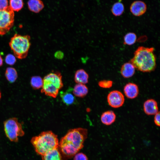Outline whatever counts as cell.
<instances>
[{
    "instance_id": "20",
    "label": "cell",
    "mask_w": 160,
    "mask_h": 160,
    "mask_svg": "<svg viewBox=\"0 0 160 160\" xmlns=\"http://www.w3.org/2000/svg\"><path fill=\"white\" fill-rule=\"evenodd\" d=\"M124 9L123 4L121 2H118L113 5L111 10L113 15L116 16H119L123 14Z\"/></svg>"
},
{
    "instance_id": "12",
    "label": "cell",
    "mask_w": 160,
    "mask_h": 160,
    "mask_svg": "<svg viewBox=\"0 0 160 160\" xmlns=\"http://www.w3.org/2000/svg\"><path fill=\"white\" fill-rule=\"evenodd\" d=\"M124 91L126 96L130 99H134L137 97L139 92L137 85L132 83L127 84L124 87Z\"/></svg>"
},
{
    "instance_id": "13",
    "label": "cell",
    "mask_w": 160,
    "mask_h": 160,
    "mask_svg": "<svg viewBox=\"0 0 160 160\" xmlns=\"http://www.w3.org/2000/svg\"><path fill=\"white\" fill-rule=\"evenodd\" d=\"M135 71V67L129 62L124 64L121 69V73L122 76L126 78L132 77L134 75Z\"/></svg>"
},
{
    "instance_id": "18",
    "label": "cell",
    "mask_w": 160,
    "mask_h": 160,
    "mask_svg": "<svg viewBox=\"0 0 160 160\" xmlns=\"http://www.w3.org/2000/svg\"><path fill=\"white\" fill-rule=\"evenodd\" d=\"M88 88L84 84H77L73 89L72 92L75 96L80 97H85L88 93Z\"/></svg>"
},
{
    "instance_id": "31",
    "label": "cell",
    "mask_w": 160,
    "mask_h": 160,
    "mask_svg": "<svg viewBox=\"0 0 160 160\" xmlns=\"http://www.w3.org/2000/svg\"><path fill=\"white\" fill-rule=\"evenodd\" d=\"M1 92L0 91V99H1Z\"/></svg>"
},
{
    "instance_id": "2",
    "label": "cell",
    "mask_w": 160,
    "mask_h": 160,
    "mask_svg": "<svg viewBox=\"0 0 160 160\" xmlns=\"http://www.w3.org/2000/svg\"><path fill=\"white\" fill-rule=\"evenodd\" d=\"M153 47H138L134 53V56L129 62L135 68L142 72H151L156 67V56Z\"/></svg>"
},
{
    "instance_id": "27",
    "label": "cell",
    "mask_w": 160,
    "mask_h": 160,
    "mask_svg": "<svg viewBox=\"0 0 160 160\" xmlns=\"http://www.w3.org/2000/svg\"><path fill=\"white\" fill-rule=\"evenodd\" d=\"M8 6V0H0V10L5 9Z\"/></svg>"
},
{
    "instance_id": "10",
    "label": "cell",
    "mask_w": 160,
    "mask_h": 160,
    "mask_svg": "<svg viewBox=\"0 0 160 160\" xmlns=\"http://www.w3.org/2000/svg\"><path fill=\"white\" fill-rule=\"evenodd\" d=\"M73 88L70 87L65 91H61L60 95L63 102L67 105L76 104L77 100L75 96L71 92Z\"/></svg>"
},
{
    "instance_id": "23",
    "label": "cell",
    "mask_w": 160,
    "mask_h": 160,
    "mask_svg": "<svg viewBox=\"0 0 160 160\" xmlns=\"http://www.w3.org/2000/svg\"><path fill=\"white\" fill-rule=\"evenodd\" d=\"M137 39V36L135 33L129 32L124 36V44L129 45H132L135 43Z\"/></svg>"
},
{
    "instance_id": "16",
    "label": "cell",
    "mask_w": 160,
    "mask_h": 160,
    "mask_svg": "<svg viewBox=\"0 0 160 160\" xmlns=\"http://www.w3.org/2000/svg\"><path fill=\"white\" fill-rule=\"evenodd\" d=\"M89 75L83 69L77 70L74 75V80L77 84H85L88 82Z\"/></svg>"
},
{
    "instance_id": "28",
    "label": "cell",
    "mask_w": 160,
    "mask_h": 160,
    "mask_svg": "<svg viewBox=\"0 0 160 160\" xmlns=\"http://www.w3.org/2000/svg\"><path fill=\"white\" fill-rule=\"evenodd\" d=\"M155 115L154 119V122L156 126L159 127L160 125V112L158 111Z\"/></svg>"
},
{
    "instance_id": "1",
    "label": "cell",
    "mask_w": 160,
    "mask_h": 160,
    "mask_svg": "<svg viewBox=\"0 0 160 160\" xmlns=\"http://www.w3.org/2000/svg\"><path fill=\"white\" fill-rule=\"evenodd\" d=\"M87 130L82 128L69 130L59 143L58 149L62 157L69 159L76 154L83 147Z\"/></svg>"
},
{
    "instance_id": "22",
    "label": "cell",
    "mask_w": 160,
    "mask_h": 160,
    "mask_svg": "<svg viewBox=\"0 0 160 160\" xmlns=\"http://www.w3.org/2000/svg\"><path fill=\"white\" fill-rule=\"evenodd\" d=\"M9 7L13 11L18 12L23 6V0H10Z\"/></svg>"
},
{
    "instance_id": "15",
    "label": "cell",
    "mask_w": 160,
    "mask_h": 160,
    "mask_svg": "<svg viewBox=\"0 0 160 160\" xmlns=\"http://www.w3.org/2000/svg\"><path fill=\"white\" fill-rule=\"evenodd\" d=\"M42 160H63L58 148L52 149L42 156Z\"/></svg>"
},
{
    "instance_id": "26",
    "label": "cell",
    "mask_w": 160,
    "mask_h": 160,
    "mask_svg": "<svg viewBox=\"0 0 160 160\" xmlns=\"http://www.w3.org/2000/svg\"><path fill=\"white\" fill-rule=\"evenodd\" d=\"M74 156V160H88L86 155L81 153H77Z\"/></svg>"
},
{
    "instance_id": "14",
    "label": "cell",
    "mask_w": 160,
    "mask_h": 160,
    "mask_svg": "<svg viewBox=\"0 0 160 160\" xmlns=\"http://www.w3.org/2000/svg\"><path fill=\"white\" fill-rule=\"evenodd\" d=\"M116 115L112 111H108L103 112L101 116L102 122L106 125L112 124L115 121Z\"/></svg>"
},
{
    "instance_id": "4",
    "label": "cell",
    "mask_w": 160,
    "mask_h": 160,
    "mask_svg": "<svg viewBox=\"0 0 160 160\" xmlns=\"http://www.w3.org/2000/svg\"><path fill=\"white\" fill-rule=\"evenodd\" d=\"M43 80L41 92L47 96L56 98L59 90L63 86L61 73L58 72L50 73L46 76Z\"/></svg>"
},
{
    "instance_id": "6",
    "label": "cell",
    "mask_w": 160,
    "mask_h": 160,
    "mask_svg": "<svg viewBox=\"0 0 160 160\" xmlns=\"http://www.w3.org/2000/svg\"><path fill=\"white\" fill-rule=\"evenodd\" d=\"M4 130L7 137L11 141L17 142L18 137L25 134L21 124L15 117L9 118L4 123Z\"/></svg>"
},
{
    "instance_id": "11",
    "label": "cell",
    "mask_w": 160,
    "mask_h": 160,
    "mask_svg": "<svg viewBox=\"0 0 160 160\" xmlns=\"http://www.w3.org/2000/svg\"><path fill=\"white\" fill-rule=\"evenodd\" d=\"M143 110L146 114L148 115H155L158 112L157 102L153 99H149L145 102Z\"/></svg>"
},
{
    "instance_id": "5",
    "label": "cell",
    "mask_w": 160,
    "mask_h": 160,
    "mask_svg": "<svg viewBox=\"0 0 160 160\" xmlns=\"http://www.w3.org/2000/svg\"><path fill=\"white\" fill-rule=\"evenodd\" d=\"M30 39L28 35L22 36L16 33L11 38L9 46L16 57L20 59L26 57L31 45Z\"/></svg>"
},
{
    "instance_id": "17",
    "label": "cell",
    "mask_w": 160,
    "mask_h": 160,
    "mask_svg": "<svg viewBox=\"0 0 160 160\" xmlns=\"http://www.w3.org/2000/svg\"><path fill=\"white\" fill-rule=\"evenodd\" d=\"M27 4L29 10L36 13L39 12L44 7V3L41 0H29Z\"/></svg>"
},
{
    "instance_id": "8",
    "label": "cell",
    "mask_w": 160,
    "mask_h": 160,
    "mask_svg": "<svg viewBox=\"0 0 160 160\" xmlns=\"http://www.w3.org/2000/svg\"><path fill=\"white\" fill-rule=\"evenodd\" d=\"M107 100L109 105L115 108L122 106L124 102L123 95L118 90H113L110 92L107 96Z\"/></svg>"
},
{
    "instance_id": "30",
    "label": "cell",
    "mask_w": 160,
    "mask_h": 160,
    "mask_svg": "<svg viewBox=\"0 0 160 160\" xmlns=\"http://www.w3.org/2000/svg\"><path fill=\"white\" fill-rule=\"evenodd\" d=\"M3 64V60L1 56L0 55V66H1Z\"/></svg>"
},
{
    "instance_id": "25",
    "label": "cell",
    "mask_w": 160,
    "mask_h": 160,
    "mask_svg": "<svg viewBox=\"0 0 160 160\" xmlns=\"http://www.w3.org/2000/svg\"><path fill=\"white\" fill-rule=\"evenodd\" d=\"M5 61L7 64L13 65L16 62L15 57L12 54H8L6 56Z\"/></svg>"
},
{
    "instance_id": "24",
    "label": "cell",
    "mask_w": 160,
    "mask_h": 160,
    "mask_svg": "<svg viewBox=\"0 0 160 160\" xmlns=\"http://www.w3.org/2000/svg\"><path fill=\"white\" fill-rule=\"evenodd\" d=\"M113 81L109 80L101 81L98 82V85L101 87L104 88H109L112 87Z\"/></svg>"
},
{
    "instance_id": "19",
    "label": "cell",
    "mask_w": 160,
    "mask_h": 160,
    "mask_svg": "<svg viewBox=\"0 0 160 160\" xmlns=\"http://www.w3.org/2000/svg\"><path fill=\"white\" fill-rule=\"evenodd\" d=\"M7 79L10 83H13L17 78V74L16 69L12 67L7 68L5 73Z\"/></svg>"
},
{
    "instance_id": "21",
    "label": "cell",
    "mask_w": 160,
    "mask_h": 160,
    "mask_svg": "<svg viewBox=\"0 0 160 160\" xmlns=\"http://www.w3.org/2000/svg\"><path fill=\"white\" fill-rule=\"evenodd\" d=\"M31 84L34 89H38L41 88L43 84V80L41 77L39 76H35L31 77Z\"/></svg>"
},
{
    "instance_id": "3",
    "label": "cell",
    "mask_w": 160,
    "mask_h": 160,
    "mask_svg": "<svg viewBox=\"0 0 160 160\" xmlns=\"http://www.w3.org/2000/svg\"><path fill=\"white\" fill-rule=\"evenodd\" d=\"M31 142L37 153L41 156L48 152L58 147L57 136L51 131L41 132L33 137Z\"/></svg>"
},
{
    "instance_id": "7",
    "label": "cell",
    "mask_w": 160,
    "mask_h": 160,
    "mask_svg": "<svg viewBox=\"0 0 160 160\" xmlns=\"http://www.w3.org/2000/svg\"><path fill=\"white\" fill-rule=\"evenodd\" d=\"M14 13L9 6L5 9L0 10V35H5L13 26Z\"/></svg>"
},
{
    "instance_id": "9",
    "label": "cell",
    "mask_w": 160,
    "mask_h": 160,
    "mask_svg": "<svg viewBox=\"0 0 160 160\" xmlns=\"http://www.w3.org/2000/svg\"><path fill=\"white\" fill-rule=\"evenodd\" d=\"M147 5L143 1H136L131 4L130 10L131 12L134 16H139L143 15L146 12Z\"/></svg>"
},
{
    "instance_id": "29",
    "label": "cell",
    "mask_w": 160,
    "mask_h": 160,
    "mask_svg": "<svg viewBox=\"0 0 160 160\" xmlns=\"http://www.w3.org/2000/svg\"><path fill=\"white\" fill-rule=\"evenodd\" d=\"M55 57L58 59H61L63 58V54L61 51H57L55 54Z\"/></svg>"
}]
</instances>
